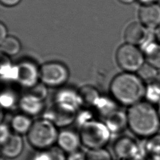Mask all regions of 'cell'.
Listing matches in <instances>:
<instances>
[{"instance_id": "41", "label": "cell", "mask_w": 160, "mask_h": 160, "mask_svg": "<svg viewBox=\"0 0 160 160\" xmlns=\"http://www.w3.org/2000/svg\"><path fill=\"white\" fill-rule=\"evenodd\" d=\"M156 109H157V111H158L159 116V118H160V101L156 104Z\"/></svg>"}, {"instance_id": "2", "label": "cell", "mask_w": 160, "mask_h": 160, "mask_svg": "<svg viewBox=\"0 0 160 160\" xmlns=\"http://www.w3.org/2000/svg\"><path fill=\"white\" fill-rule=\"evenodd\" d=\"M146 84L136 73L123 72L111 80L110 96L119 105L129 108L144 99Z\"/></svg>"}, {"instance_id": "3", "label": "cell", "mask_w": 160, "mask_h": 160, "mask_svg": "<svg viewBox=\"0 0 160 160\" xmlns=\"http://www.w3.org/2000/svg\"><path fill=\"white\" fill-rule=\"evenodd\" d=\"M59 131L49 121L41 118L33 122L26 134L29 144L36 150L48 149L56 143Z\"/></svg>"}, {"instance_id": "23", "label": "cell", "mask_w": 160, "mask_h": 160, "mask_svg": "<svg viewBox=\"0 0 160 160\" xmlns=\"http://www.w3.org/2000/svg\"><path fill=\"white\" fill-rule=\"evenodd\" d=\"M21 49V43L14 36L6 37L1 42V50L6 55L13 56L17 54Z\"/></svg>"}, {"instance_id": "9", "label": "cell", "mask_w": 160, "mask_h": 160, "mask_svg": "<svg viewBox=\"0 0 160 160\" xmlns=\"http://www.w3.org/2000/svg\"><path fill=\"white\" fill-rule=\"evenodd\" d=\"M112 150L119 160H128L137 156H142L140 144L128 136L118 138L113 144Z\"/></svg>"}, {"instance_id": "8", "label": "cell", "mask_w": 160, "mask_h": 160, "mask_svg": "<svg viewBox=\"0 0 160 160\" xmlns=\"http://www.w3.org/2000/svg\"><path fill=\"white\" fill-rule=\"evenodd\" d=\"M77 112L66 109L54 103L44 110L42 118L49 121L57 128L64 129L75 122Z\"/></svg>"}, {"instance_id": "7", "label": "cell", "mask_w": 160, "mask_h": 160, "mask_svg": "<svg viewBox=\"0 0 160 160\" xmlns=\"http://www.w3.org/2000/svg\"><path fill=\"white\" fill-rule=\"evenodd\" d=\"M124 38L127 43L140 46L156 39L154 31L148 29L140 22H132L126 27Z\"/></svg>"}, {"instance_id": "18", "label": "cell", "mask_w": 160, "mask_h": 160, "mask_svg": "<svg viewBox=\"0 0 160 160\" xmlns=\"http://www.w3.org/2000/svg\"><path fill=\"white\" fill-rule=\"evenodd\" d=\"M33 122L31 117L21 112L12 117L9 126L14 133L21 136L26 135L29 131Z\"/></svg>"}, {"instance_id": "4", "label": "cell", "mask_w": 160, "mask_h": 160, "mask_svg": "<svg viewBox=\"0 0 160 160\" xmlns=\"http://www.w3.org/2000/svg\"><path fill=\"white\" fill-rule=\"evenodd\" d=\"M79 134L82 145L88 150L105 148L112 134L104 122L96 119L81 126Z\"/></svg>"}, {"instance_id": "36", "label": "cell", "mask_w": 160, "mask_h": 160, "mask_svg": "<svg viewBox=\"0 0 160 160\" xmlns=\"http://www.w3.org/2000/svg\"><path fill=\"white\" fill-rule=\"evenodd\" d=\"M154 31L156 41L160 43V25L158 26Z\"/></svg>"}, {"instance_id": "43", "label": "cell", "mask_w": 160, "mask_h": 160, "mask_svg": "<svg viewBox=\"0 0 160 160\" xmlns=\"http://www.w3.org/2000/svg\"><path fill=\"white\" fill-rule=\"evenodd\" d=\"M157 2H158L159 4H160V0H158V1Z\"/></svg>"}, {"instance_id": "5", "label": "cell", "mask_w": 160, "mask_h": 160, "mask_svg": "<svg viewBox=\"0 0 160 160\" xmlns=\"http://www.w3.org/2000/svg\"><path fill=\"white\" fill-rule=\"evenodd\" d=\"M118 66L124 72L136 73L145 63V56L142 49L129 43L121 46L116 55Z\"/></svg>"}, {"instance_id": "13", "label": "cell", "mask_w": 160, "mask_h": 160, "mask_svg": "<svg viewBox=\"0 0 160 160\" xmlns=\"http://www.w3.org/2000/svg\"><path fill=\"white\" fill-rule=\"evenodd\" d=\"M57 146L67 154L79 149L81 144L79 134L69 129H62L58 133Z\"/></svg>"}, {"instance_id": "21", "label": "cell", "mask_w": 160, "mask_h": 160, "mask_svg": "<svg viewBox=\"0 0 160 160\" xmlns=\"http://www.w3.org/2000/svg\"><path fill=\"white\" fill-rule=\"evenodd\" d=\"M78 92L81 98L83 106L87 108H93L101 95L95 87L91 85L82 86L79 88Z\"/></svg>"}, {"instance_id": "10", "label": "cell", "mask_w": 160, "mask_h": 160, "mask_svg": "<svg viewBox=\"0 0 160 160\" xmlns=\"http://www.w3.org/2000/svg\"><path fill=\"white\" fill-rule=\"evenodd\" d=\"M16 82L26 89L36 85L40 81V68L32 61H24L17 64Z\"/></svg>"}, {"instance_id": "16", "label": "cell", "mask_w": 160, "mask_h": 160, "mask_svg": "<svg viewBox=\"0 0 160 160\" xmlns=\"http://www.w3.org/2000/svg\"><path fill=\"white\" fill-rule=\"evenodd\" d=\"M1 145L2 157L13 159L22 153L24 149V141L21 135L12 133L7 141Z\"/></svg>"}, {"instance_id": "17", "label": "cell", "mask_w": 160, "mask_h": 160, "mask_svg": "<svg viewBox=\"0 0 160 160\" xmlns=\"http://www.w3.org/2000/svg\"><path fill=\"white\" fill-rule=\"evenodd\" d=\"M140 148L142 155L148 160H160V133L146 139Z\"/></svg>"}, {"instance_id": "32", "label": "cell", "mask_w": 160, "mask_h": 160, "mask_svg": "<svg viewBox=\"0 0 160 160\" xmlns=\"http://www.w3.org/2000/svg\"><path fill=\"white\" fill-rule=\"evenodd\" d=\"M31 160H50V154L48 149L37 150L32 156Z\"/></svg>"}, {"instance_id": "31", "label": "cell", "mask_w": 160, "mask_h": 160, "mask_svg": "<svg viewBox=\"0 0 160 160\" xmlns=\"http://www.w3.org/2000/svg\"><path fill=\"white\" fill-rule=\"evenodd\" d=\"M11 129L7 124L1 122L0 126V142L1 144L6 142L12 135Z\"/></svg>"}, {"instance_id": "25", "label": "cell", "mask_w": 160, "mask_h": 160, "mask_svg": "<svg viewBox=\"0 0 160 160\" xmlns=\"http://www.w3.org/2000/svg\"><path fill=\"white\" fill-rule=\"evenodd\" d=\"M158 73L159 70L147 62H145V63L136 72V74L146 84L154 81Z\"/></svg>"}, {"instance_id": "12", "label": "cell", "mask_w": 160, "mask_h": 160, "mask_svg": "<svg viewBox=\"0 0 160 160\" xmlns=\"http://www.w3.org/2000/svg\"><path fill=\"white\" fill-rule=\"evenodd\" d=\"M138 16L141 23L148 29L154 30L160 25V4L158 2L142 4Z\"/></svg>"}, {"instance_id": "24", "label": "cell", "mask_w": 160, "mask_h": 160, "mask_svg": "<svg viewBox=\"0 0 160 160\" xmlns=\"http://www.w3.org/2000/svg\"><path fill=\"white\" fill-rule=\"evenodd\" d=\"M144 99L153 105L157 104L160 101V86L154 81L146 83Z\"/></svg>"}, {"instance_id": "26", "label": "cell", "mask_w": 160, "mask_h": 160, "mask_svg": "<svg viewBox=\"0 0 160 160\" xmlns=\"http://www.w3.org/2000/svg\"><path fill=\"white\" fill-rule=\"evenodd\" d=\"M16 94L11 89H5L1 92L0 96V102L2 108L4 109H10L18 104Z\"/></svg>"}, {"instance_id": "37", "label": "cell", "mask_w": 160, "mask_h": 160, "mask_svg": "<svg viewBox=\"0 0 160 160\" xmlns=\"http://www.w3.org/2000/svg\"><path fill=\"white\" fill-rule=\"evenodd\" d=\"M139 2H141L142 4H152L155 3L158 1V0H138Z\"/></svg>"}, {"instance_id": "39", "label": "cell", "mask_w": 160, "mask_h": 160, "mask_svg": "<svg viewBox=\"0 0 160 160\" xmlns=\"http://www.w3.org/2000/svg\"><path fill=\"white\" fill-rule=\"evenodd\" d=\"M154 81L156 82L157 84H158L159 86H160V72H159L158 74L157 75V76L156 77V78L154 79V81Z\"/></svg>"}, {"instance_id": "15", "label": "cell", "mask_w": 160, "mask_h": 160, "mask_svg": "<svg viewBox=\"0 0 160 160\" xmlns=\"http://www.w3.org/2000/svg\"><path fill=\"white\" fill-rule=\"evenodd\" d=\"M104 122L111 134H120L128 128L127 111L118 108L106 117Z\"/></svg>"}, {"instance_id": "28", "label": "cell", "mask_w": 160, "mask_h": 160, "mask_svg": "<svg viewBox=\"0 0 160 160\" xmlns=\"http://www.w3.org/2000/svg\"><path fill=\"white\" fill-rule=\"evenodd\" d=\"M27 93L44 101L48 96V87L40 82L32 88L28 89Z\"/></svg>"}, {"instance_id": "22", "label": "cell", "mask_w": 160, "mask_h": 160, "mask_svg": "<svg viewBox=\"0 0 160 160\" xmlns=\"http://www.w3.org/2000/svg\"><path fill=\"white\" fill-rule=\"evenodd\" d=\"M1 79L5 81L16 82L18 78V66H13L6 56H2L1 64Z\"/></svg>"}, {"instance_id": "19", "label": "cell", "mask_w": 160, "mask_h": 160, "mask_svg": "<svg viewBox=\"0 0 160 160\" xmlns=\"http://www.w3.org/2000/svg\"><path fill=\"white\" fill-rule=\"evenodd\" d=\"M146 62L160 70V43L156 40L151 41L141 47Z\"/></svg>"}, {"instance_id": "42", "label": "cell", "mask_w": 160, "mask_h": 160, "mask_svg": "<svg viewBox=\"0 0 160 160\" xmlns=\"http://www.w3.org/2000/svg\"><path fill=\"white\" fill-rule=\"evenodd\" d=\"M0 160H6V158H3V157H1Z\"/></svg>"}, {"instance_id": "11", "label": "cell", "mask_w": 160, "mask_h": 160, "mask_svg": "<svg viewBox=\"0 0 160 160\" xmlns=\"http://www.w3.org/2000/svg\"><path fill=\"white\" fill-rule=\"evenodd\" d=\"M54 103L76 112L83 106L78 90L72 88H61L54 96Z\"/></svg>"}, {"instance_id": "6", "label": "cell", "mask_w": 160, "mask_h": 160, "mask_svg": "<svg viewBox=\"0 0 160 160\" xmlns=\"http://www.w3.org/2000/svg\"><path fill=\"white\" fill-rule=\"evenodd\" d=\"M69 77L68 68L59 62H48L40 68V82L49 88H61Z\"/></svg>"}, {"instance_id": "14", "label": "cell", "mask_w": 160, "mask_h": 160, "mask_svg": "<svg viewBox=\"0 0 160 160\" xmlns=\"http://www.w3.org/2000/svg\"><path fill=\"white\" fill-rule=\"evenodd\" d=\"M18 105L21 112L30 117L39 115L45 110L44 101L27 92L19 98Z\"/></svg>"}, {"instance_id": "40", "label": "cell", "mask_w": 160, "mask_h": 160, "mask_svg": "<svg viewBox=\"0 0 160 160\" xmlns=\"http://www.w3.org/2000/svg\"><path fill=\"white\" fill-rule=\"evenodd\" d=\"M119 2L124 3V4H130L134 2L135 0H118Z\"/></svg>"}, {"instance_id": "20", "label": "cell", "mask_w": 160, "mask_h": 160, "mask_svg": "<svg viewBox=\"0 0 160 160\" xmlns=\"http://www.w3.org/2000/svg\"><path fill=\"white\" fill-rule=\"evenodd\" d=\"M119 104L111 96L101 95L93 108L95 111L104 119L109 114L118 109Z\"/></svg>"}, {"instance_id": "27", "label": "cell", "mask_w": 160, "mask_h": 160, "mask_svg": "<svg viewBox=\"0 0 160 160\" xmlns=\"http://www.w3.org/2000/svg\"><path fill=\"white\" fill-rule=\"evenodd\" d=\"M86 160H112V158L109 151L104 148L88 150Z\"/></svg>"}, {"instance_id": "29", "label": "cell", "mask_w": 160, "mask_h": 160, "mask_svg": "<svg viewBox=\"0 0 160 160\" xmlns=\"http://www.w3.org/2000/svg\"><path fill=\"white\" fill-rule=\"evenodd\" d=\"M95 119L93 116V113L88 109H84L79 110L76 114V118L75 122L77 124L79 128L86 122Z\"/></svg>"}, {"instance_id": "30", "label": "cell", "mask_w": 160, "mask_h": 160, "mask_svg": "<svg viewBox=\"0 0 160 160\" xmlns=\"http://www.w3.org/2000/svg\"><path fill=\"white\" fill-rule=\"evenodd\" d=\"M50 154V160H67L66 152L58 146H52L48 149Z\"/></svg>"}, {"instance_id": "33", "label": "cell", "mask_w": 160, "mask_h": 160, "mask_svg": "<svg viewBox=\"0 0 160 160\" xmlns=\"http://www.w3.org/2000/svg\"><path fill=\"white\" fill-rule=\"evenodd\" d=\"M67 160H86V152L80 149L68 154Z\"/></svg>"}, {"instance_id": "34", "label": "cell", "mask_w": 160, "mask_h": 160, "mask_svg": "<svg viewBox=\"0 0 160 160\" xmlns=\"http://www.w3.org/2000/svg\"><path fill=\"white\" fill-rule=\"evenodd\" d=\"M21 0H1L2 4L6 6H14L20 2Z\"/></svg>"}, {"instance_id": "1", "label": "cell", "mask_w": 160, "mask_h": 160, "mask_svg": "<svg viewBox=\"0 0 160 160\" xmlns=\"http://www.w3.org/2000/svg\"><path fill=\"white\" fill-rule=\"evenodd\" d=\"M127 114L128 128L137 137L146 139L158 133L160 118L154 105L141 101L130 106Z\"/></svg>"}, {"instance_id": "38", "label": "cell", "mask_w": 160, "mask_h": 160, "mask_svg": "<svg viewBox=\"0 0 160 160\" xmlns=\"http://www.w3.org/2000/svg\"><path fill=\"white\" fill-rule=\"evenodd\" d=\"M128 160H148L146 157L142 156H137L133 158H131Z\"/></svg>"}, {"instance_id": "35", "label": "cell", "mask_w": 160, "mask_h": 160, "mask_svg": "<svg viewBox=\"0 0 160 160\" xmlns=\"http://www.w3.org/2000/svg\"><path fill=\"white\" fill-rule=\"evenodd\" d=\"M7 30L5 26L1 23L0 24V41H3L7 36Z\"/></svg>"}]
</instances>
